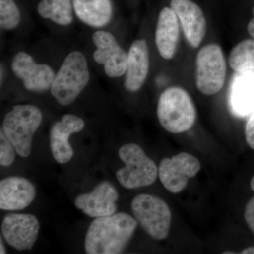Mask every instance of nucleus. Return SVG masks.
Segmentation results:
<instances>
[{"instance_id": "nucleus-3", "label": "nucleus", "mask_w": 254, "mask_h": 254, "mask_svg": "<svg viewBox=\"0 0 254 254\" xmlns=\"http://www.w3.org/2000/svg\"><path fill=\"white\" fill-rule=\"evenodd\" d=\"M158 118L167 131L181 133L194 125L196 111L190 95L178 87L165 90L159 99Z\"/></svg>"}, {"instance_id": "nucleus-29", "label": "nucleus", "mask_w": 254, "mask_h": 254, "mask_svg": "<svg viewBox=\"0 0 254 254\" xmlns=\"http://www.w3.org/2000/svg\"><path fill=\"white\" fill-rule=\"evenodd\" d=\"M251 189L254 191V176L252 177L250 182Z\"/></svg>"}, {"instance_id": "nucleus-22", "label": "nucleus", "mask_w": 254, "mask_h": 254, "mask_svg": "<svg viewBox=\"0 0 254 254\" xmlns=\"http://www.w3.org/2000/svg\"><path fill=\"white\" fill-rule=\"evenodd\" d=\"M21 14L14 0H0V26L5 30L17 27Z\"/></svg>"}, {"instance_id": "nucleus-12", "label": "nucleus", "mask_w": 254, "mask_h": 254, "mask_svg": "<svg viewBox=\"0 0 254 254\" xmlns=\"http://www.w3.org/2000/svg\"><path fill=\"white\" fill-rule=\"evenodd\" d=\"M118 190L111 183L103 182L90 193L76 197L75 205L91 218L108 216L115 213Z\"/></svg>"}, {"instance_id": "nucleus-25", "label": "nucleus", "mask_w": 254, "mask_h": 254, "mask_svg": "<svg viewBox=\"0 0 254 254\" xmlns=\"http://www.w3.org/2000/svg\"><path fill=\"white\" fill-rule=\"evenodd\" d=\"M245 218L247 225L254 234V196L249 200L246 205Z\"/></svg>"}, {"instance_id": "nucleus-18", "label": "nucleus", "mask_w": 254, "mask_h": 254, "mask_svg": "<svg viewBox=\"0 0 254 254\" xmlns=\"http://www.w3.org/2000/svg\"><path fill=\"white\" fill-rule=\"evenodd\" d=\"M239 73L232 84L230 105L235 115L244 117L254 108V71Z\"/></svg>"}, {"instance_id": "nucleus-20", "label": "nucleus", "mask_w": 254, "mask_h": 254, "mask_svg": "<svg viewBox=\"0 0 254 254\" xmlns=\"http://www.w3.org/2000/svg\"><path fill=\"white\" fill-rule=\"evenodd\" d=\"M38 14L60 25L68 26L73 21L71 0H41L38 5Z\"/></svg>"}, {"instance_id": "nucleus-17", "label": "nucleus", "mask_w": 254, "mask_h": 254, "mask_svg": "<svg viewBox=\"0 0 254 254\" xmlns=\"http://www.w3.org/2000/svg\"><path fill=\"white\" fill-rule=\"evenodd\" d=\"M180 28L178 18L172 8L165 7L159 14L155 44L159 53L165 60H170L176 53Z\"/></svg>"}, {"instance_id": "nucleus-30", "label": "nucleus", "mask_w": 254, "mask_h": 254, "mask_svg": "<svg viewBox=\"0 0 254 254\" xmlns=\"http://www.w3.org/2000/svg\"><path fill=\"white\" fill-rule=\"evenodd\" d=\"M223 254H235V252H223V253H222Z\"/></svg>"}, {"instance_id": "nucleus-9", "label": "nucleus", "mask_w": 254, "mask_h": 254, "mask_svg": "<svg viewBox=\"0 0 254 254\" xmlns=\"http://www.w3.org/2000/svg\"><path fill=\"white\" fill-rule=\"evenodd\" d=\"M11 68L15 76L23 81L26 89L36 93L51 88L56 74L48 64L36 63L31 55L25 52L14 55Z\"/></svg>"}, {"instance_id": "nucleus-26", "label": "nucleus", "mask_w": 254, "mask_h": 254, "mask_svg": "<svg viewBox=\"0 0 254 254\" xmlns=\"http://www.w3.org/2000/svg\"><path fill=\"white\" fill-rule=\"evenodd\" d=\"M252 12H253V18L249 23L248 26H247V30H248L249 33L252 38H254V6L253 9H252Z\"/></svg>"}, {"instance_id": "nucleus-19", "label": "nucleus", "mask_w": 254, "mask_h": 254, "mask_svg": "<svg viewBox=\"0 0 254 254\" xmlns=\"http://www.w3.org/2000/svg\"><path fill=\"white\" fill-rule=\"evenodd\" d=\"M78 18L88 26L101 28L109 23L113 16L111 0H72Z\"/></svg>"}, {"instance_id": "nucleus-6", "label": "nucleus", "mask_w": 254, "mask_h": 254, "mask_svg": "<svg viewBox=\"0 0 254 254\" xmlns=\"http://www.w3.org/2000/svg\"><path fill=\"white\" fill-rule=\"evenodd\" d=\"M131 210L136 221L150 237L157 240L168 237L172 214L161 198L150 194L136 195L132 200Z\"/></svg>"}, {"instance_id": "nucleus-11", "label": "nucleus", "mask_w": 254, "mask_h": 254, "mask_svg": "<svg viewBox=\"0 0 254 254\" xmlns=\"http://www.w3.org/2000/svg\"><path fill=\"white\" fill-rule=\"evenodd\" d=\"M97 49L93 53L95 63L103 65L105 72L110 78H118L126 72L128 55L120 47L112 33L98 31L93 35Z\"/></svg>"}, {"instance_id": "nucleus-8", "label": "nucleus", "mask_w": 254, "mask_h": 254, "mask_svg": "<svg viewBox=\"0 0 254 254\" xmlns=\"http://www.w3.org/2000/svg\"><path fill=\"white\" fill-rule=\"evenodd\" d=\"M201 168L198 158L185 152L160 162L158 175L165 188L177 193L186 188L189 179L195 177Z\"/></svg>"}, {"instance_id": "nucleus-1", "label": "nucleus", "mask_w": 254, "mask_h": 254, "mask_svg": "<svg viewBox=\"0 0 254 254\" xmlns=\"http://www.w3.org/2000/svg\"><path fill=\"white\" fill-rule=\"evenodd\" d=\"M138 222L125 213L96 218L87 231L85 250L88 254L123 253L133 236Z\"/></svg>"}, {"instance_id": "nucleus-2", "label": "nucleus", "mask_w": 254, "mask_h": 254, "mask_svg": "<svg viewBox=\"0 0 254 254\" xmlns=\"http://www.w3.org/2000/svg\"><path fill=\"white\" fill-rule=\"evenodd\" d=\"M89 69L86 57L79 51L69 53L64 60L52 84L51 93L60 105L71 104L88 85Z\"/></svg>"}, {"instance_id": "nucleus-14", "label": "nucleus", "mask_w": 254, "mask_h": 254, "mask_svg": "<svg viewBox=\"0 0 254 254\" xmlns=\"http://www.w3.org/2000/svg\"><path fill=\"white\" fill-rule=\"evenodd\" d=\"M170 6L182 23L189 43L193 48H198L206 33V20L203 11L190 0H172Z\"/></svg>"}, {"instance_id": "nucleus-16", "label": "nucleus", "mask_w": 254, "mask_h": 254, "mask_svg": "<svg viewBox=\"0 0 254 254\" xmlns=\"http://www.w3.org/2000/svg\"><path fill=\"white\" fill-rule=\"evenodd\" d=\"M149 52L144 39L132 43L128 53L125 86L128 91L136 92L143 86L149 70Z\"/></svg>"}, {"instance_id": "nucleus-24", "label": "nucleus", "mask_w": 254, "mask_h": 254, "mask_svg": "<svg viewBox=\"0 0 254 254\" xmlns=\"http://www.w3.org/2000/svg\"><path fill=\"white\" fill-rule=\"evenodd\" d=\"M245 137L247 144L254 150V108L251 113L245 128Z\"/></svg>"}, {"instance_id": "nucleus-4", "label": "nucleus", "mask_w": 254, "mask_h": 254, "mask_svg": "<svg viewBox=\"0 0 254 254\" xmlns=\"http://www.w3.org/2000/svg\"><path fill=\"white\" fill-rule=\"evenodd\" d=\"M43 121L41 110L33 105H18L5 115L1 129L22 158L31 154L33 135Z\"/></svg>"}, {"instance_id": "nucleus-7", "label": "nucleus", "mask_w": 254, "mask_h": 254, "mask_svg": "<svg viewBox=\"0 0 254 254\" xmlns=\"http://www.w3.org/2000/svg\"><path fill=\"white\" fill-rule=\"evenodd\" d=\"M226 63L222 48L209 44L196 58V86L203 94L211 95L222 89L226 76Z\"/></svg>"}, {"instance_id": "nucleus-13", "label": "nucleus", "mask_w": 254, "mask_h": 254, "mask_svg": "<svg viewBox=\"0 0 254 254\" xmlns=\"http://www.w3.org/2000/svg\"><path fill=\"white\" fill-rule=\"evenodd\" d=\"M81 118L67 114L60 121L53 124L50 133V143L55 160L60 164L68 163L73 156V150L69 143V137L84 128Z\"/></svg>"}, {"instance_id": "nucleus-21", "label": "nucleus", "mask_w": 254, "mask_h": 254, "mask_svg": "<svg viewBox=\"0 0 254 254\" xmlns=\"http://www.w3.org/2000/svg\"><path fill=\"white\" fill-rule=\"evenodd\" d=\"M229 64L238 72L254 71V38L238 43L230 52Z\"/></svg>"}, {"instance_id": "nucleus-15", "label": "nucleus", "mask_w": 254, "mask_h": 254, "mask_svg": "<svg viewBox=\"0 0 254 254\" xmlns=\"http://www.w3.org/2000/svg\"><path fill=\"white\" fill-rule=\"evenodd\" d=\"M36 195L34 185L23 177H10L0 182L1 210H23L31 204Z\"/></svg>"}, {"instance_id": "nucleus-23", "label": "nucleus", "mask_w": 254, "mask_h": 254, "mask_svg": "<svg viewBox=\"0 0 254 254\" xmlns=\"http://www.w3.org/2000/svg\"><path fill=\"white\" fill-rule=\"evenodd\" d=\"M15 148L11 141L1 129L0 131V165L9 167L14 163L15 159Z\"/></svg>"}, {"instance_id": "nucleus-28", "label": "nucleus", "mask_w": 254, "mask_h": 254, "mask_svg": "<svg viewBox=\"0 0 254 254\" xmlns=\"http://www.w3.org/2000/svg\"><path fill=\"white\" fill-rule=\"evenodd\" d=\"M0 242H1V245H0V247H1V250H0V254H6V251H5L4 245H3L2 244V240H1V241H0Z\"/></svg>"}, {"instance_id": "nucleus-27", "label": "nucleus", "mask_w": 254, "mask_h": 254, "mask_svg": "<svg viewBox=\"0 0 254 254\" xmlns=\"http://www.w3.org/2000/svg\"><path fill=\"white\" fill-rule=\"evenodd\" d=\"M242 254H254V247H248L241 252Z\"/></svg>"}, {"instance_id": "nucleus-10", "label": "nucleus", "mask_w": 254, "mask_h": 254, "mask_svg": "<svg viewBox=\"0 0 254 254\" xmlns=\"http://www.w3.org/2000/svg\"><path fill=\"white\" fill-rule=\"evenodd\" d=\"M39 230V222L31 214H8L1 224L4 240L18 251L31 250L36 243Z\"/></svg>"}, {"instance_id": "nucleus-5", "label": "nucleus", "mask_w": 254, "mask_h": 254, "mask_svg": "<svg viewBox=\"0 0 254 254\" xmlns=\"http://www.w3.org/2000/svg\"><path fill=\"white\" fill-rule=\"evenodd\" d=\"M119 156L125 166L116 173L120 185L128 190L153 185L158 175V169L148 158L141 147L136 143H127L119 150Z\"/></svg>"}]
</instances>
